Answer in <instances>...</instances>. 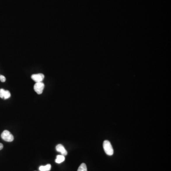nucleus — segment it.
Returning a JSON list of instances; mask_svg holds the SVG:
<instances>
[{
  "label": "nucleus",
  "mask_w": 171,
  "mask_h": 171,
  "mask_svg": "<svg viewBox=\"0 0 171 171\" xmlns=\"http://www.w3.org/2000/svg\"><path fill=\"white\" fill-rule=\"evenodd\" d=\"M103 148L105 153L108 156H112L114 153V150L111 143L109 141L105 140L104 141Z\"/></svg>",
  "instance_id": "1"
},
{
  "label": "nucleus",
  "mask_w": 171,
  "mask_h": 171,
  "mask_svg": "<svg viewBox=\"0 0 171 171\" xmlns=\"http://www.w3.org/2000/svg\"><path fill=\"white\" fill-rule=\"evenodd\" d=\"M1 137L6 142H12L14 140L13 135L8 130H4L1 133Z\"/></svg>",
  "instance_id": "2"
},
{
  "label": "nucleus",
  "mask_w": 171,
  "mask_h": 171,
  "mask_svg": "<svg viewBox=\"0 0 171 171\" xmlns=\"http://www.w3.org/2000/svg\"><path fill=\"white\" fill-rule=\"evenodd\" d=\"M44 87V84L42 83V82H38L35 83V84L34 86V90L38 94H41L43 92Z\"/></svg>",
  "instance_id": "3"
},
{
  "label": "nucleus",
  "mask_w": 171,
  "mask_h": 171,
  "mask_svg": "<svg viewBox=\"0 0 171 171\" xmlns=\"http://www.w3.org/2000/svg\"><path fill=\"white\" fill-rule=\"evenodd\" d=\"M33 79L36 83L38 82H41L44 78V75L41 73L39 74H33L31 77Z\"/></svg>",
  "instance_id": "4"
},
{
  "label": "nucleus",
  "mask_w": 171,
  "mask_h": 171,
  "mask_svg": "<svg viewBox=\"0 0 171 171\" xmlns=\"http://www.w3.org/2000/svg\"><path fill=\"white\" fill-rule=\"evenodd\" d=\"M56 149L57 152H60L61 155L66 156L68 154V152L67 151L64 146L61 144H57L56 147Z\"/></svg>",
  "instance_id": "5"
},
{
  "label": "nucleus",
  "mask_w": 171,
  "mask_h": 171,
  "mask_svg": "<svg viewBox=\"0 0 171 171\" xmlns=\"http://www.w3.org/2000/svg\"><path fill=\"white\" fill-rule=\"evenodd\" d=\"M65 159V156L63 155H58L57 156L56 159L55 160V162L57 163H60L64 162Z\"/></svg>",
  "instance_id": "6"
},
{
  "label": "nucleus",
  "mask_w": 171,
  "mask_h": 171,
  "mask_svg": "<svg viewBox=\"0 0 171 171\" xmlns=\"http://www.w3.org/2000/svg\"><path fill=\"white\" fill-rule=\"evenodd\" d=\"M51 165L50 164L45 165V166H41L39 167V170L40 171H49L51 169Z\"/></svg>",
  "instance_id": "7"
},
{
  "label": "nucleus",
  "mask_w": 171,
  "mask_h": 171,
  "mask_svg": "<svg viewBox=\"0 0 171 171\" xmlns=\"http://www.w3.org/2000/svg\"><path fill=\"white\" fill-rule=\"evenodd\" d=\"M77 171H87V165L85 163H82L79 166Z\"/></svg>",
  "instance_id": "8"
},
{
  "label": "nucleus",
  "mask_w": 171,
  "mask_h": 171,
  "mask_svg": "<svg viewBox=\"0 0 171 171\" xmlns=\"http://www.w3.org/2000/svg\"><path fill=\"white\" fill-rule=\"evenodd\" d=\"M10 92H9V91L5 90V93H4V98L5 100H6V99H8V98H10Z\"/></svg>",
  "instance_id": "9"
},
{
  "label": "nucleus",
  "mask_w": 171,
  "mask_h": 171,
  "mask_svg": "<svg viewBox=\"0 0 171 171\" xmlns=\"http://www.w3.org/2000/svg\"><path fill=\"white\" fill-rule=\"evenodd\" d=\"M5 91L4 89H0V97L4 98Z\"/></svg>",
  "instance_id": "10"
},
{
  "label": "nucleus",
  "mask_w": 171,
  "mask_h": 171,
  "mask_svg": "<svg viewBox=\"0 0 171 171\" xmlns=\"http://www.w3.org/2000/svg\"><path fill=\"white\" fill-rule=\"evenodd\" d=\"M0 81L2 82H4L6 81V78L4 76L0 75Z\"/></svg>",
  "instance_id": "11"
},
{
  "label": "nucleus",
  "mask_w": 171,
  "mask_h": 171,
  "mask_svg": "<svg viewBox=\"0 0 171 171\" xmlns=\"http://www.w3.org/2000/svg\"><path fill=\"white\" fill-rule=\"evenodd\" d=\"M3 148H4V146H3V144L0 143V150H1V149H3Z\"/></svg>",
  "instance_id": "12"
}]
</instances>
